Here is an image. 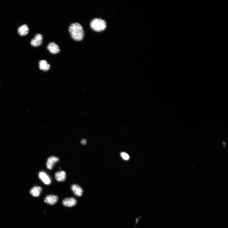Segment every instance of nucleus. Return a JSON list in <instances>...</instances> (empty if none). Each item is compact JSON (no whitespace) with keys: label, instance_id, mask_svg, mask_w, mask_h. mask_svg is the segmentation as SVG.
<instances>
[{"label":"nucleus","instance_id":"39448f33","mask_svg":"<svg viewBox=\"0 0 228 228\" xmlns=\"http://www.w3.org/2000/svg\"><path fill=\"white\" fill-rule=\"evenodd\" d=\"M47 49L50 53L53 54H57L60 51L58 46L54 42L50 43L48 46Z\"/></svg>","mask_w":228,"mask_h":228},{"label":"nucleus","instance_id":"9d476101","mask_svg":"<svg viewBox=\"0 0 228 228\" xmlns=\"http://www.w3.org/2000/svg\"><path fill=\"white\" fill-rule=\"evenodd\" d=\"M29 31V28L27 24H24L19 27L18 29V33L21 36L27 35Z\"/></svg>","mask_w":228,"mask_h":228},{"label":"nucleus","instance_id":"1a4fd4ad","mask_svg":"<svg viewBox=\"0 0 228 228\" xmlns=\"http://www.w3.org/2000/svg\"><path fill=\"white\" fill-rule=\"evenodd\" d=\"M74 194L77 196H82L83 190L80 186L77 184H73L71 187Z\"/></svg>","mask_w":228,"mask_h":228},{"label":"nucleus","instance_id":"f257e3e1","mask_svg":"<svg viewBox=\"0 0 228 228\" xmlns=\"http://www.w3.org/2000/svg\"><path fill=\"white\" fill-rule=\"evenodd\" d=\"M69 32L71 37L76 41L82 40L84 36L83 28L80 24L77 23L71 24L69 27Z\"/></svg>","mask_w":228,"mask_h":228},{"label":"nucleus","instance_id":"4468645a","mask_svg":"<svg viewBox=\"0 0 228 228\" xmlns=\"http://www.w3.org/2000/svg\"><path fill=\"white\" fill-rule=\"evenodd\" d=\"M120 155L122 158L125 160H128L129 159V156L125 152H122L121 153Z\"/></svg>","mask_w":228,"mask_h":228},{"label":"nucleus","instance_id":"f03ea898","mask_svg":"<svg viewBox=\"0 0 228 228\" xmlns=\"http://www.w3.org/2000/svg\"><path fill=\"white\" fill-rule=\"evenodd\" d=\"M90 26L94 31L100 32L103 31L106 28V23L102 19L95 18L91 21Z\"/></svg>","mask_w":228,"mask_h":228},{"label":"nucleus","instance_id":"20e7f679","mask_svg":"<svg viewBox=\"0 0 228 228\" xmlns=\"http://www.w3.org/2000/svg\"><path fill=\"white\" fill-rule=\"evenodd\" d=\"M58 200V197L56 195H50L47 196L45 198L44 201L46 203L51 205H53L57 202Z\"/></svg>","mask_w":228,"mask_h":228},{"label":"nucleus","instance_id":"7ed1b4c3","mask_svg":"<svg viewBox=\"0 0 228 228\" xmlns=\"http://www.w3.org/2000/svg\"><path fill=\"white\" fill-rule=\"evenodd\" d=\"M43 35L40 34H37L35 35L34 38L30 42L32 46L34 47H37L40 46L43 42Z\"/></svg>","mask_w":228,"mask_h":228},{"label":"nucleus","instance_id":"6e6552de","mask_svg":"<svg viewBox=\"0 0 228 228\" xmlns=\"http://www.w3.org/2000/svg\"><path fill=\"white\" fill-rule=\"evenodd\" d=\"M62 203L64 206L72 207L77 204V201L74 198L71 197L70 198L65 199L63 200Z\"/></svg>","mask_w":228,"mask_h":228},{"label":"nucleus","instance_id":"ddd939ff","mask_svg":"<svg viewBox=\"0 0 228 228\" xmlns=\"http://www.w3.org/2000/svg\"><path fill=\"white\" fill-rule=\"evenodd\" d=\"M39 64V69L45 72L48 70L50 69V65L45 60L40 61Z\"/></svg>","mask_w":228,"mask_h":228},{"label":"nucleus","instance_id":"9b49d317","mask_svg":"<svg viewBox=\"0 0 228 228\" xmlns=\"http://www.w3.org/2000/svg\"><path fill=\"white\" fill-rule=\"evenodd\" d=\"M66 173L64 171H61L57 172L55 175L56 180L59 182H62L65 181L66 178Z\"/></svg>","mask_w":228,"mask_h":228},{"label":"nucleus","instance_id":"423d86ee","mask_svg":"<svg viewBox=\"0 0 228 228\" xmlns=\"http://www.w3.org/2000/svg\"><path fill=\"white\" fill-rule=\"evenodd\" d=\"M59 160V159L57 157L51 156L49 158L46 162V167L48 169H52L54 164Z\"/></svg>","mask_w":228,"mask_h":228},{"label":"nucleus","instance_id":"2eb2a0df","mask_svg":"<svg viewBox=\"0 0 228 228\" xmlns=\"http://www.w3.org/2000/svg\"><path fill=\"white\" fill-rule=\"evenodd\" d=\"M81 143L83 145H85L87 143V140L85 139H83L81 141Z\"/></svg>","mask_w":228,"mask_h":228},{"label":"nucleus","instance_id":"f8f14e48","mask_svg":"<svg viewBox=\"0 0 228 228\" xmlns=\"http://www.w3.org/2000/svg\"><path fill=\"white\" fill-rule=\"evenodd\" d=\"M42 190V187L40 186H35L30 190V193L35 197L39 196Z\"/></svg>","mask_w":228,"mask_h":228},{"label":"nucleus","instance_id":"0eeeda50","mask_svg":"<svg viewBox=\"0 0 228 228\" xmlns=\"http://www.w3.org/2000/svg\"><path fill=\"white\" fill-rule=\"evenodd\" d=\"M39 179L46 185H49L51 183V180L49 176L45 172L41 171L38 174Z\"/></svg>","mask_w":228,"mask_h":228}]
</instances>
